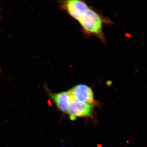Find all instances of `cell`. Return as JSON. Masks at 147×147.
Listing matches in <instances>:
<instances>
[{
  "mask_svg": "<svg viewBox=\"0 0 147 147\" xmlns=\"http://www.w3.org/2000/svg\"><path fill=\"white\" fill-rule=\"evenodd\" d=\"M78 21L86 33L102 39L103 20L98 13L89 7Z\"/></svg>",
  "mask_w": 147,
  "mask_h": 147,
  "instance_id": "obj_1",
  "label": "cell"
},
{
  "mask_svg": "<svg viewBox=\"0 0 147 147\" xmlns=\"http://www.w3.org/2000/svg\"><path fill=\"white\" fill-rule=\"evenodd\" d=\"M68 92L73 100L90 104L94 102L92 90L85 84L76 85L69 90Z\"/></svg>",
  "mask_w": 147,
  "mask_h": 147,
  "instance_id": "obj_2",
  "label": "cell"
},
{
  "mask_svg": "<svg viewBox=\"0 0 147 147\" xmlns=\"http://www.w3.org/2000/svg\"><path fill=\"white\" fill-rule=\"evenodd\" d=\"M93 111L92 104L79 102L72 99L70 101L67 113L71 121L78 117H91Z\"/></svg>",
  "mask_w": 147,
  "mask_h": 147,
  "instance_id": "obj_3",
  "label": "cell"
},
{
  "mask_svg": "<svg viewBox=\"0 0 147 147\" xmlns=\"http://www.w3.org/2000/svg\"><path fill=\"white\" fill-rule=\"evenodd\" d=\"M62 5L69 14L77 21L89 7L84 2L78 0L64 1Z\"/></svg>",
  "mask_w": 147,
  "mask_h": 147,
  "instance_id": "obj_4",
  "label": "cell"
},
{
  "mask_svg": "<svg viewBox=\"0 0 147 147\" xmlns=\"http://www.w3.org/2000/svg\"><path fill=\"white\" fill-rule=\"evenodd\" d=\"M49 95L59 110L64 113L67 112L69 103L72 100L68 91L50 93Z\"/></svg>",
  "mask_w": 147,
  "mask_h": 147,
  "instance_id": "obj_5",
  "label": "cell"
}]
</instances>
